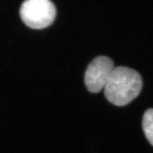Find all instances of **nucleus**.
Here are the masks:
<instances>
[{"label": "nucleus", "instance_id": "nucleus-1", "mask_svg": "<svg viewBox=\"0 0 153 153\" xmlns=\"http://www.w3.org/2000/svg\"><path fill=\"white\" fill-rule=\"evenodd\" d=\"M142 84V76L136 70L126 66L115 67L104 88L105 96L114 105L124 106L138 97Z\"/></svg>", "mask_w": 153, "mask_h": 153}, {"label": "nucleus", "instance_id": "nucleus-2", "mask_svg": "<svg viewBox=\"0 0 153 153\" xmlns=\"http://www.w3.org/2000/svg\"><path fill=\"white\" fill-rule=\"evenodd\" d=\"M20 16L27 26L41 30L49 27L54 22L56 8L49 0H27L21 4Z\"/></svg>", "mask_w": 153, "mask_h": 153}, {"label": "nucleus", "instance_id": "nucleus-3", "mask_svg": "<svg viewBox=\"0 0 153 153\" xmlns=\"http://www.w3.org/2000/svg\"><path fill=\"white\" fill-rule=\"evenodd\" d=\"M114 68V61L110 57L105 56L95 57L85 73V84L89 91L98 93L104 88Z\"/></svg>", "mask_w": 153, "mask_h": 153}, {"label": "nucleus", "instance_id": "nucleus-4", "mask_svg": "<svg viewBox=\"0 0 153 153\" xmlns=\"http://www.w3.org/2000/svg\"><path fill=\"white\" fill-rule=\"evenodd\" d=\"M142 128L147 140L153 146V108L147 110L143 114Z\"/></svg>", "mask_w": 153, "mask_h": 153}]
</instances>
